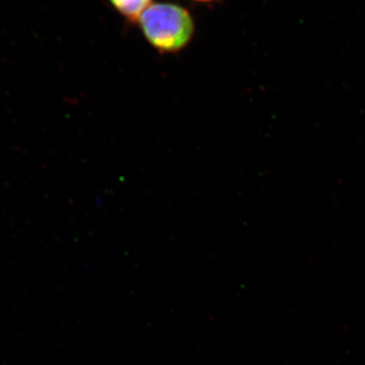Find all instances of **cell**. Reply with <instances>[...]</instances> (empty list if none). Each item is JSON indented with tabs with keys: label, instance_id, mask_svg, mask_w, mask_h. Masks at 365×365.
<instances>
[{
	"label": "cell",
	"instance_id": "3957f363",
	"mask_svg": "<svg viewBox=\"0 0 365 365\" xmlns=\"http://www.w3.org/2000/svg\"><path fill=\"white\" fill-rule=\"evenodd\" d=\"M191 1L200 4H215V2L220 1V0H191Z\"/></svg>",
	"mask_w": 365,
	"mask_h": 365
},
{
	"label": "cell",
	"instance_id": "6da1fadb",
	"mask_svg": "<svg viewBox=\"0 0 365 365\" xmlns=\"http://www.w3.org/2000/svg\"><path fill=\"white\" fill-rule=\"evenodd\" d=\"M137 25L144 39L163 55L184 51L194 39L196 23L186 7L175 2L151 4Z\"/></svg>",
	"mask_w": 365,
	"mask_h": 365
},
{
	"label": "cell",
	"instance_id": "7a4b0ae2",
	"mask_svg": "<svg viewBox=\"0 0 365 365\" xmlns=\"http://www.w3.org/2000/svg\"><path fill=\"white\" fill-rule=\"evenodd\" d=\"M113 9L130 24H137L153 0H108Z\"/></svg>",
	"mask_w": 365,
	"mask_h": 365
}]
</instances>
